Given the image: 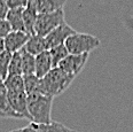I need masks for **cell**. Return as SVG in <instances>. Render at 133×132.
<instances>
[{"mask_svg": "<svg viewBox=\"0 0 133 132\" xmlns=\"http://www.w3.org/2000/svg\"><path fill=\"white\" fill-rule=\"evenodd\" d=\"M10 132H20V131H18V129H17V130H13V131H10Z\"/></svg>", "mask_w": 133, "mask_h": 132, "instance_id": "cell-27", "label": "cell"}, {"mask_svg": "<svg viewBox=\"0 0 133 132\" xmlns=\"http://www.w3.org/2000/svg\"><path fill=\"white\" fill-rule=\"evenodd\" d=\"M21 54V61H22V75H35L36 69V56L32 54L28 53L24 48L20 51Z\"/></svg>", "mask_w": 133, "mask_h": 132, "instance_id": "cell-16", "label": "cell"}, {"mask_svg": "<svg viewBox=\"0 0 133 132\" xmlns=\"http://www.w3.org/2000/svg\"><path fill=\"white\" fill-rule=\"evenodd\" d=\"M75 76L64 72L61 68H53L40 79V93L55 98L63 93L74 82Z\"/></svg>", "mask_w": 133, "mask_h": 132, "instance_id": "cell-2", "label": "cell"}, {"mask_svg": "<svg viewBox=\"0 0 133 132\" xmlns=\"http://www.w3.org/2000/svg\"><path fill=\"white\" fill-rule=\"evenodd\" d=\"M63 23H65V16L63 9L53 13H47V14H38L35 24V35L46 37L49 32H52L54 29H56Z\"/></svg>", "mask_w": 133, "mask_h": 132, "instance_id": "cell-4", "label": "cell"}, {"mask_svg": "<svg viewBox=\"0 0 133 132\" xmlns=\"http://www.w3.org/2000/svg\"><path fill=\"white\" fill-rule=\"evenodd\" d=\"M8 12H9V7L7 6L6 1L0 0V20H6Z\"/></svg>", "mask_w": 133, "mask_h": 132, "instance_id": "cell-24", "label": "cell"}, {"mask_svg": "<svg viewBox=\"0 0 133 132\" xmlns=\"http://www.w3.org/2000/svg\"><path fill=\"white\" fill-rule=\"evenodd\" d=\"M74 34H76V31L69 24H66V23L61 24L60 27L54 29L53 31L49 32L45 37L47 47H48V49H51L53 47H56V46L64 45L65 40Z\"/></svg>", "mask_w": 133, "mask_h": 132, "instance_id": "cell-5", "label": "cell"}, {"mask_svg": "<svg viewBox=\"0 0 133 132\" xmlns=\"http://www.w3.org/2000/svg\"><path fill=\"white\" fill-rule=\"evenodd\" d=\"M54 98L45 95L40 92L26 94V106L29 120L33 123L48 124L52 123V106Z\"/></svg>", "mask_w": 133, "mask_h": 132, "instance_id": "cell-1", "label": "cell"}, {"mask_svg": "<svg viewBox=\"0 0 133 132\" xmlns=\"http://www.w3.org/2000/svg\"><path fill=\"white\" fill-rule=\"evenodd\" d=\"M4 51H6L5 49V39L0 37V53H2Z\"/></svg>", "mask_w": 133, "mask_h": 132, "instance_id": "cell-25", "label": "cell"}, {"mask_svg": "<svg viewBox=\"0 0 133 132\" xmlns=\"http://www.w3.org/2000/svg\"><path fill=\"white\" fill-rule=\"evenodd\" d=\"M64 132H77V131H75V130H71V129H69V128H66L65 129V131Z\"/></svg>", "mask_w": 133, "mask_h": 132, "instance_id": "cell-26", "label": "cell"}, {"mask_svg": "<svg viewBox=\"0 0 133 132\" xmlns=\"http://www.w3.org/2000/svg\"><path fill=\"white\" fill-rule=\"evenodd\" d=\"M0 117L5 118H17L15 113L12 110L7 98V89L5 87L4 81L0 79Z\"/></svg>", "mask_w": 133, "mask_h": 132, "instance_id": "cell-15", "label": "cell"}, {"mask_svg": "<svg viewBox=\"0 0 133 132\" xmlns=\"http://www.w3.org/2000/svg\"><path fill=\"white\" fill-rule=\"evenodd\" d=\"M30 38V35L22 31H12L9 35L5 38V49L10 53L20 52L22 48H24L25 44Z\"/></svg>", "mask_w": 133, "mask_h": 132, "instance_id": "cell-8", "label": "cell"}, {"mask_svg": "<svg viewBox=\"0 0 133 132\" xmlns=\"http://www.w3.org/2000/svg\"><path fill=\"white\" fill-rule=\"evenodd\" d=\"M88 55H90V54H79V55L69 54V55L60 63L59 68H61L64 72L76 77L80 71H82L84 65L86 64Z\"/></svg>", "mask_w": 133, "mask_h": 132, "instance_id": "cell-6", "label": "cell"}, {"mask_svg": "<svg viewBox=\"0 0 133 132\" xmlns=\"http://www.w3.org/2000/svg\"><path fill=\"white\" fill-rule=\"evenodd\" d=\"M66 126H64L61 123L52 122L48 124H41V123H33L31 122L30 124L22 129H18L20 132H64Z\"/></svg>", "mask_w": 133, "mask_h": 132, "instance_id": "cell-9", "label": "cell"}, {"mask_svg": "<svg viewBox=\"0 0 133 132\" xmlns=\"http://www.w3.org/2000/svg\"><path fill=\"white\" fill-rule=\"evenodd\" d=\"M38 17V12L33 2L30 0L28 5L23 8V22L25 27V32L30 36L35 35V24Z\"/></svg>", "mask_w": 133, "mask_h": 132, "instance_id": "cell-12", "label": "cell"}, {"mask_svg": "<svg viewBox=\"0 0 133 132\" xmlns=\"http://www.w3.org/2000/svg\"><path fill=\"white\" fill-rule=\"evenodd\" d=\"M53 69V63L52 59L49 55V52H43V53L36 55V69H35V75L38 78H43L47 74Z\"/></svg>", "mask_w": 133, "mask_h": 132, "instance_id": "cell-10", "label": "cell"}, {"mask_svg": "<svg viewBox=\"0 0 133 132\" xmlns=\"http://www.w3.org/2000/svg\"><path fill=\"white\" fill-rule=\"evenodd\" d=\"M7 98L10 108L15 113L17 118H29L25 91H21V92H8L7 91Z\"/></svg>", "mask_w": 133, "mask_h": 132, "instance_id": "cell-7", "label": "cell"}, {"mask_svg": "<svg viewBox=\"0 0 133 132\" xmlns=\"http://www.w3.org/2000/svg\"><path fill=\"white\" fill-rule=\"evenodd\" d=\"M9 9L13 8H24L30 0H5Z\"/></svg>", "mask_w": 133, "mask_h": 132, "instance_id": "cell-23", "label": "cell"}, {"mask_svg": "<svg viewBox=\"0 0 133 132\" xmlns=\"http://www.w3.org/2000/svg\"><path fill=\"white\" fill-rule=\"evenodd\" d=\"M38 14H47L63 9L66 0H31Z\"/></svg>", "mask_w": 133, "mask_h": 132, "instance_id": "cell-11", "label": "cell"}, {"mask_svg": "<svg viewBox=\"0 0 133 132\" xmlns=\"http://www.w3.org/2000/svg\"><path fill=\"white\" fill-rule=\"evenodd\" d=\"M23 81H24V91H25L26 94L40 92V78H38L36 75L23 76Z\"/></svg>", "mask_w": 133, "mask_h": 132, "instance_id": "cell-19", "label": "cell"}, {"mask_svg": "<svg viewBox=\"0 0 133 132\" xmlns=\"http://www.w3.org/2000/svg\"><path fill=\"white\" fill-rule=\"evenodd\" d=\"M10 32H12V28H10L8 21L7 20H0V37L5 39Z\"/></svg>", "mask_w": 133, "mask_h": 132, "instance_id": "cell-22", "label": "cell"}, {"mask_svg": "<svg viewBox=\"0 0 133 132\" xmlns=\"http://www.w3.org/2000/svg\"><path fill=\"white\" fill-rule=\"evenodd\" d=\"M4 84L8 92H21V91H24L23 75L8 76L4 81Z\"/></svg>", "mask_w": 133, "mask_h": 132, "instance_id": "cell-17", "label": "cell"}, {"mask_svg": "<svg viewBox=\"0 0 133 132\" xmlns=\"http://www.w3.org/2000/svg\"><path fill=\"white\" fill-rule=\"evenodd\" d=\"M6 20L9 23L12 31L25 32V27L23 22V8H13L9 9Z\"/></svg>", "mask_w": 133, "mask_h": 132, "instance_id": "cell-14", "label": "cell"}, {"mask_svg": "<svg viewBox=\"0 0 133 132\" xmlns=\"http://www.w3.org/2000/svg\"><path fill=\"white\" fill-rule=\"evenodd\" d=\"M22 75V61L20 52L13 53L10 59L9 68H8V76H17Z\"/></svg>", "mask_w": 133, "mask_h": 132, "instance_id": "cell-20", "label": "cell"}, {"mask_svg": "<svg viewBox=\"0 0 133 132\" xmlns=\"http://www.w3.org/2000/svg\"><path fill=\"white\" fill-rule=\"evenodd\" d=\"M49 55L52 59V63H53V68H57L60 65V63L69 55V52L66 49L65 45H60L56 47H53L48 49Z\"/></svg>", "mask_w": 133, "mask_h": 132, "instance_id": "cell-18", "label": "cell"}, {"mask_svg": "<svg viewBox=\"0 0 133 132\" xmlns=\"http://www.w3.org/2000/svg\"><path fill=\"white\" fill-rule=\"evenodd\" d=\"M24 49H25L28 53L36 56V55H38V54L43 53V52L48 51V47H47L45 37H40V36L33 35V36H30L29 40H28V43L25 44V46H24Z\"/></svg>", "mask_w": 133, "mask_h": 132, "instance_id": "cell-13", "label": "cell"}, {"mask_svg": "<svg viewBox=\"0 0 133 132\" xmlns=\"http://www.w3.org/2000/svg\"><path fill=\"white\" fill-rule=\"evenodd\" d=\"M12 55L13 54L8 51L0 53V79L1 81H5L8 77V68H9Z\"/></svg>", "mask_w": 133, "mask_h": 132, "instance_id": "cell-21", "label": "cell"}, {"mask_svg": "<svg viewBox=\"0 0 133 132\" xmlns=\"http://www.w3.org/2000/svg\"><path fill=\"white\" fill-rule=\"evenodd\" d=\"M99 38L88 34H79L76 32L65 40L64 45L68 49L69 54L79 55V54H90L93 49L100 46Z\"/></svg>", "mask_w": 133, "mask_h": 132, "instance_id": "cell-3", "label": "cell"}]
</instances>
